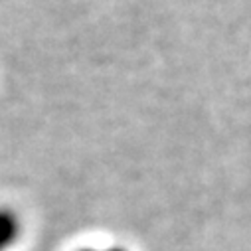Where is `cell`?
<instances>
[{
    "mask_svg": "<svg viewBox=\"0 0 251 251\" xmlns=\"http://www.w3.org/2000/svg\"><path fill=\"white\" fill-rule=\"evenodd\" d=\"M18 220L10 210H0V251L8 249L18 237Z\"/></svg>",
    "mask_w": 251,
    "mask_h": 251,
    "instance_id": "6da1fadb",
    "label": "cell"
},
{
    "mask_svg": "<svg viewBox=\"0 0 251 251\" xmlns=\"http://www.w3.org/2000/svg\"><path fill=\"white\" fill-rule=\"evenodd\" d=\"M81 251H125L123 247H109V249H81Z\"/></svg>",
    "mask_w": 251,
    "mask_h": 251,
    "instance_id": "7a4b0ae2",
    "label": "cell"
}]
</instances>
